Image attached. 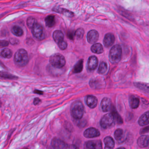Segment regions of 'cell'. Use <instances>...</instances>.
<instances>
[{"instance_id": "35", "label": "cell", "mask_w": 149, "mask_h": 149, "mask_svg": "<svg viewBox=\"0 0 149 149\" xmlns=\"http://www.w3.org/2000/svg\"><path fill=\"white\" fill-rule=\"evenodd\" d=\"M9 44V43L6 40H0V48L7 47Z\"/></svg>"}, {"instance_id": "4", "label": "cell", "mask_w": 149, "mask_h": 149, "mask_svg": "<svg viewBox=\"0 0 149 149\" xmlns=\"http://www.w3.org/2000/svg\"><path fill=\"white\" fill-rule=\"evenodd\" d=\"M65 62L64 57L60 53L53 54L50 58V63L55 68H62L65 65Z\"/></svg>"}, {"instance_id": "29", "label": "cell", "mask_w": 149, "mask_h": 149, "mask_svg": "<svg viewBox=\"0 0 149 149\" xmlns=\"http://www.w3.org/2000/svg\"><path fill=\"white\" fill-rule=\"evenodd\" d=\"M0 77L3 78L10 80H16L18 78L17 76L5 71H0Z\"/></svg>"}, {"instance_id": "3", "label": "cell", "mask_w": 149, "mask_h": 149, "mask_svg": "<svg viewBox=\"0 0 149 149\" xmlns=\"http://www.w3.org/2000/svg\"><path fill=\"white\" fill-rule=\"evenodd\" d=\"M122 50L120 45H116L112 47L109 53V59L113 64H116L120 61Z\"/></svg>"}, {"instance_id": "39", "label": "cell", "mask_w": 149, "mask_h": 149, "mask_svg": "<svg viewBox=\"0 0 149 149\" xmlns=\"http://www.w3.org/2000/svg\"><path fill=\"white\" fill-rule=\"evenodd\" d=\"M41 102V99H39V98H35V99H34V102H33V103H34V104L35 106H36V105H38V104H40Z\"/></svg>"}, {"instance_id": "9", "label": "cell", "mask_w": 149, "mask_h": 149, "mask_svg": "<svg viewBox=\"0 0 149 149\" xmlns=\"http://www.w3.org/2000/svg\"><path fill=\"white\" fill-rule=\"evenodd\" d=\"M52 146L55 149L68 148L69 145L66 144L63 141L57 138H54L52 141Z\"/></svg>"}, {"instance_id": "15", "label": "cell", "mask_w": 149, "mask_h": 149, "mask_svg": "<svg viewBox=\"0 0 149 149\" xmlns=\"http://www.w3.org/2000/svg\"><path fill=\"white\" fill-rule=\"evenodd\" d=\"M98 65V59L95 56L89 57L88 61V68L89 70L93 71L95 70Z\"/></svg>"}, {"instance_id": "18", "label": "cell", "mask_w": 149, "mask_h": 149, "mask_svg": "<svg viewBox=\"0 0 149 149\" xmlns=\"http://www.w3.org/2000/svg\"><path fill=\"white\" fill-rule=\"evenodd\" d=\"M138 123L141 127L149 124V111L141 115L138 120Z\"/></svg>"}, {"instance_id": "32", "label": "cell", "mask_w": 149, "mask_h": 149, "mask_svg": "<svg viewBox=\"0 0 149 149\" xmlns=\"http://www.w3.org/2000/svg\"><path fill=\"white\" fill-rule=\"evenodd\" d=\"M37 23V22L36 19L34 17H28V19H27V26L30 29H32V27Z\"/></svg>"}, {"instance_id": "31", "label": "cell", "mask_w": 149, "mask_h": 149, "mask_svg": "<svg viewBox=\"0 0 149 149\" xmlns=\"http://www.w3.org/2000/svg\"><path fill=\"white\" fill-rule=\"evenodd\" d=\"M107 65L105 62H102L100 64L98 71L100 74H104L107 70Z\"/></svg>"}, {"instance_id": "17", "label": "cell", "mask_w": 149, "mask_h": 149, "mask_svg": "<svg viewBox=\"0 0 149 149\" xmlns=\"http://www.w3.org/2000/svg\"><path fill=\"white\" fill-rule=\"evenodd\" d=\"M87 105L90 108H93L96 107L98 104L97 98L93 95H88L86 99Z\"/></svg>"}, {"instance_id": "10", "label": "cell", "mask_w": 149, "mask_h": 149, "mask_svg": "<svg viewBox=\"0 0 149 149\" xmlns=\"http://www.w3.org/2000/svg\"><path fill=\"white\" fill-rule=\"evenodd\" d=\"M112 103L111 100L108 98H103L101 103V107L104 112H108L112 108Z\"/></svg>"}, {"instance_id": "26", "label": "cell", "mask_w": 149, "mask_h": 149, "mask_svg": "<svg viewBox=\"0 0 149 149\" xmlns=\"http://www.w3.org/2000/svg\"><path fill=\"white\" fill-rule=\"evenodd\" d=\"M83 67V60L82 59H80L74 65L72 70V72L74 73H79L82 71Z\"/></svg>"}, {"instance_id": "24", "label": "cell", "mask_w": 149, "mask_h": 149, "mask_svg": "<svg viewBox=\"0 0 149 149\" xmlns=\"http://www.w3.org/2000/svg\"><path fill=\"white\" fill-rule=\"evenodd\" d=\"M111 110H112V113L113 115L115 121L116 122L117 124H123V120L122 118H121L120 115H119L118 112L116 111V108L113 106H112Z\"/></svg>"}, {"instance_id": "30", "label": "cell", "mask_w": 149, "mask_h": 149, "mask_svg": "<svg viewBox=\"0 0 149 149\" xmlns=\"http://www.w3.org/2000/svg\"><path fill=\"white\" fill-rule=\"evenodd\" d=\"M0 56L4 58L10 59L12 57V52L9 49H4L0 52Z\"/></svg>"}, {"instance_id": "23", "label": "cell", "mask_w": 149, "mask_h": 149, "mask_svg": "<svg viewBox=\"0 0 149 149\" xmlns=\"http://www.w3.org/2000/svg\"><path fill=\"white\" fill-rule=\"evenodd\" d=\"M104 142L106 146L105 148L113 149L114 148V141L113 139L110 136L106 137L104 139Z\"/></svg>"}, {"instance_id": "6", "label": "cell", "mask_w": 149, "mask_h": 149, "mask_svg": "<svg viewBox=\"0 0 149 149\" xmlns=\"http://www.w3.org/2000/svg\"><path fill=\"white\" fill-rule=\"evenodd\" d=\"M32 33L33 36L36 38L42 40L45 38L43 28L42 25L37 23L32 27Z\"/></svg>"}, {"instance_id": "7", "label": "cell", "mask_w": 149, "mask_h": 149, "mask_svg": "<svg viewBox=\"0 0 149 149\" xmlns=\"http://www.w3.org/2000/svg\"><path fill=\"white\" fill-rule=\"evenodd\" d=\"M99 38V33L95 30H91L88 31L87 36L88 42L90 44H94L97 42Z\"/></svg>"}, {"instance_id": "11", "label": "cell", "mask_w": 149, "mask_h": 149, "mask_svg": "<svg viewBox=\"0 0 149 149\" xmlns=\"http://www.w3.org/2000/svg\"><path fill=\"white\" fill-rule=\"evenodd\" d=\"M86 148L87 149H100L102 148V144L100 140L88 141L86 143Z\"/></svg>"}, {"instance_id": "38", "label": "cell", "mask_w": 149, "mask_h": 149, "mask_svg": "<svg viewBox=\"0 0 149 149\" xmlns=\"http://www.w3.org/2000/svg\"><path fill=\"white\" fill-rule=\"evenodd\" d=\"M148 132H149V126L142 129L140 131V134H145V133H148Z\"/></svg>"}, {"instance_id": "22", "label": "cell", "mask_w": 149, "mask_h": 149, "mask_svg": "<svg viewBox=\"0 0 149 149\" xmlns=\"http://www.w3.org/2000/svg\"><path fill=\"white\" fill-rule=\"evenodd\" d=\"M91 51L93 52L96 54H101L103 52V48L102 45L100 43H97L94 44L91 47Z\"/></svg>"}, {"instance_id": "8", "label": "cell", "mask_w": 149, "mask_h": 149, "mask_svg": "<svg viewBox=\"0 0 149 149\" xmlns=\"http://www.w3.org/2000/svg\"><path fill=\"white\" fill-rule=\"evenodd\" d=\"M84 136L86 138H91L98 137L100 136V132L94 128H90L85 130Z\"/></svg>"}, {"instance_id": "12", "label": "cell", "mask_w": 149, "mask_h": 149, "mask_svg": "<svg viewBox=\"0 0 149 149\" xmlns=\"http://www.w3.org/2000/svg\"><path fill=\"white\" fill-rule=\"evenodd\" d=\"M115 38L113 34L111 33H108L105 35L103 40V44L105 47H110L113 44Z\"/></svg>"}, {"instance_id": "13", "label": "cell", "mask_w": 149, "mask_h": 149, "mask_svg": "<svg viewBox=\"0 0 149 149\" xmlns=\"http://www.w3.org/2000/svg\"><path fill=\"white\" fill-rule=\"evenodd\" d=\"M103 80L102 78L97 77L92 79L89 82V85L92 88L94 89H99L101 88L103 86Z\"/></svg>"}, {"instance_id": "27", "label": "cell", "mask_w": 149, "mask_h": 149, "mask_svg": "<svg viewBox=\"0 0 149 149\" xmlns=\"http://www.w3.org/2000/svg\"><path fill=\"white\" fill-rule=\"evenodd\" d=\"M135 86L139 89L149 92V84L143 82H135L134 83Z\"/></svg>"}, {"instance_id": "16", "label": "cell", "mask_w": 149, "mask_h": 149, "mask_svg": "<svg viewBox=\"0 0 149 149\" xmlns=\"http://www.w3.org/2000/svg\"><path fill=\"white\" fill-rule=\"evenodd\" d=\"M52 10L55 12H57V13L63 14L64 15L68 17H72L74 16V13L72 11L66 9L60 8V7H54L52 9Z\"/></svg>"}, {"instance_id": "25", "label": "cell", "mask_w": 149, "mask_h": 149, "mask_svg": "<svg viewBox=\"0 0 149 149\" xmlns=\"http://www.w3.org/2000/svg\"><path fill=\"white\" fill-rule=\"evenodd\" d=\"M45 24L47 27L49 28L53 27L56 23L55 16L53 15H48L45 18Z\"/></svg>"}, {"instance_id": "20", "label": "cell", "mask_w": 149, "mask_h": 149, "mask_svg": "<svg viewBox=\"0 0 149 149\" xmlns=\"http://www.w3.org/2000/svg\"><path fill=\"white\" fill-rule=\"evenodd\" d=\"M130 105L132 109H136L140 105V99L137 97L131 96L130 99Z\"/></svg>"}, {"instance_id": "36", "label": "cell", "mask_w": 149, "mask_h": 149, "mask_svg": "<svg viewBox=\"0 0 149 149\" xmlns=\"http://www.w3.org/2000/svg\"><path fill=\"white\" fill-rule=\"evenodd\" d=\"M74 36V32L73 31H69L67 32V37L71 40H73Z\"/></svg>"}, {"instance_id": "2", "label": "cell", "mask_w": 149, "mask_h": 149, "mask_svg": "<svg viewBox=\"0 0 149 149\" xmlns=\"http://www.w3.org/2000/svg\"><path fill=\"white\" fill-rule=\"evenodd\" d=\"M70 110L73 118L75 120H80L84 114V106L81 101H76L72 104Z\"/></svg>"}, {"instance_id": "1", "label": "cell", "mask_w": 149, "mask_h": 149, "mask_svg": "<svg viewBox=\"0 0 149 149\" xmlns=\"http://www.w3.org/2000/svg\"><path fill=\"white\" fill-rule=\"evenodd\" d=\"M29 58L28 52L24 49L18 50L15 53L14 62L19 67L25 66L29 63Z\"/></svg>"}, {"instance_id": "33", "label": "cell", "mask_w": 149, "mask_h": 149, "mask_svg": "<svg viewBox=\"0 0 149 149\" xmlns=\"http://www.w3.org/2000/svg\"><path fill=\"white\" fill-rule=\"evenodd\" d=\"M84 35V30L82 28L78 29L74 32V36L76 37L77 39H80L83 38Z\"/></svg>"}, {"instance_id": "19", "label": "cell", "mask_w": 149, "mask_h": 149, "mask_svg": "<svg viewBox=\"0 0 149 149\" xmlns=\"http://www.w3.org/2000/svg\"><path fill=\"white\" fill-rule=\"evenodd\" d=\"M53 38L54 41L58 43L60 41H63L64 39V35L63 32L60 30H56L53 32Z\"/></svg>"}, {"instance_id": "5", "label": "cell", "mask_w": 149, "mask_h": 149, "mask_svg": "<svg viewBox=\"0 0 149 149\" xmlns=\"http://www.w3.org/2000/svg\"><path fill=\"white\" fill-rule=\"evenodd\" d=\"M113 115L111 113H108L104 115L100 121V125L103 129H107L113 126L114 123Z\"/></svg>"}, {"instance_id": "37", "label": "cell", "mask_w": 149, "mask_h": 149, "mask_svg": "<svg viewBox=\"0 0 149 149\" xmlns=\"http://www.w3.org/2000/svg\"><path fill=\"white\" fill-rule=\"evenodd\" d=\"M10 43L12 45H16L19 44V41L17 38H12L10 39Z\"/></svg>"}, {"instance_id": "28", "label": "cell", "mask_w": 149, "mask_h": 149, "mask_svg": "<svg viewBox=\"0 0 149 149\" xmlns=\"http://www.w3.org/2000/svg\"><path fill=\"white\" fill-rule=\"evenodd\" d=\"M11 31L13 34L17 36H21L23 35L24 32L22 29L21 27L17 25H15L12 27Z\"/></svg>"}, {"instance_id": "40", "label": "cell", "mask_w": 149, "mask_h": 149, "mask_svg": "<svg viewBox=\"0 0 149 149\" xmlns=\"http://www.w3.org/2000/svg\"><path fill=\"white\" fill-rule=\"evenodd\" d=\"M34 93L35 94H40V95H42V94H43L44 93L42 91L38 90H35L34 91Z\"/></svg>"}, {"instance_id": "14", "label": "cell", "mask_w": 149, "mask_h": 149, "mask_svg": "<svg viewBox=\"0 0 149 149\" xmlns=\"http://www.w3.org/2000/svg\"><path fill=\"white\" fill-rule=\"evenodd\" d=\"M137 144L141 148H149V136L143 135L139 137Z\"/></svg>"}, {"instance_id": "34", "label": "cell", "mask_w": 149, "mask_h": 149, "mask_svg": "<svg viewBox=\"0 0 149 149\" xmlns=\"http://www.w3.org/2000/svg\"><path fill=\"white\" fill-rule=\"evenodd\" d=\"M59 48L62 50H65L67 48V44L65 41L63 40L58 43Z\"/></svg>"}, {"instance_id": "21", "label": "cell", "mask_w": 149, "mask_h": 149, "mask_svg": "<svg viewBox=\"0 0 149 149\" xmlns=\"http://www.w3.org/2000/svg\"><path fill=\"white\" fill-rule=\"evenodd\" d=\"M114 137L118 142L123 141L124 139V131L122 129H118L116 130L114 133Z\"/></svg>"}]
</instances>
